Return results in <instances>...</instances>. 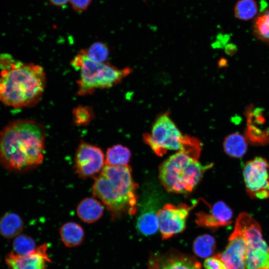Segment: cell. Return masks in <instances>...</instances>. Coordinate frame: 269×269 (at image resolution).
I'll list each match as a JSON object with an SVG mask.
<instances>
[{"instance_id":"obj_1","label":"cell","mask_w":269,"mask_h":269,"mask_svg":"<svg viewBox=\"0 0 269 269\" xmlns=\"http://www.w3.org/2000/svg\"><path fill=\"white\" fill-rule=\"evenodd\" d=\"M46 132L40 123L29 119L9 123L0 132V163L7 170L23 172L41 164Z\"/></svg>"},{"instance_id":"obj_2","label":"cell","mask_w":269,"mask_h":269,"mask_svg":"<svg viewBox=\"0 0 269 269\" xmlns=\"http://www.w3.org/2000/svg\"><path fill=\"white\" fill-rule=\"evenodd\" d=\"M0 101L14 108L34 106L41 100L46 75L41 66L11 59L1 66Z\"/></svg>"},{"instance_id":"obj_3","label":"cell","mask_w":269,"mask_h":269,"mask_svg":"<svg viewBox=\"0 0 269 269\" xmlns=\"http://www.w3.org/2000/svg\"><path fill=\"white\" fill-rule=\"evenodd\" d=\"M137 187L129 165H105L100 173L95 177L92 191L93 196L105 205L112 219L115 220L125 214L136 213Z\"/></svg>"},{"instance_id":"obj_4","label":"cell","mask_w":269,"mask_h":269,"mask_svg":"<svg viewBox=\"0 0 269 269\" xmlns=\"http://www.w3.org/2000/svg\"><path fill=\"white\" fill-rule=\"evenodd\" d=\"M212 164L203 165L198 159L178 151L163 161L159 168V179L170 193L186 194L193 191Z\"/></svg>"},{"instance_id":"obj_5","label":"cell","mask_w":269,"mask_h":269,"mask_svg":"<svg viewBox=\"0 0 269 269\" xmlns=\"http://www.w3.org/2000/svg\"><path fill=\"white\" fill-rule=\"evenodd\" d=\"M144 141L154 152L163 156L168 150H178L198 159L202 144L196 137L183 135L173 122L168 112L158 116L152 126L150 134H144Z\"/></svg>"},{"instance_id":"obj_6","label":"cell","mask_w":269,"mask_h":269,"mask_svg":"<svg viewBox=\"0 0 269 269\" xmlns=\"http://www.w3.org/2000/svg\"><path fill=\"white\" fill-rule=\"evenodd\" d=\"M80 71L77 81L80 96L91 95L97 89L110 88L121 83L132 72L129 67L120 69L107 62L99 63L91 60L82 49L71 61Z\"/></svg>"},{"instance_id":"obj_7","label":"cell","mask_w":269,"mask_h":269,"mask_svg":"<svg viewBox=\"0 0 269 269\" xmlns=\"http://www.w3.org/2000/svg\"><path fill=\"white\" fill-rule=\"evenodd\" d=\"M269 162L262 157H256L246 163L243 174L246 192L250 197H269Z\"/></svg>"},{"instance_id":"obj_8","label":"cell","mask_w":269,"mask_h":269,"mask_svg":"<svg viewBox=\"0 0 269 269\" xmlns=\"http://www.w3.org/2000/svg\"><path fill=\"white\" fill-rule=\"evenodd\" d=\"M105 163V156L100 148L81 141L76 151L74 168L83 179L96 177L102 170Z\"/></svg>"},{"instance_id":"obj_9","label":"cell","mask_w":269,"mask_h":269,"mask_svg":"<svg viewBox=\"0 0 269 269\" xmlns=\"http://www.w3.org/2000/svg\"><path fill=\"white\" fill-rule=\"evenodd\" d=\"M191 209L185 203L178 205L167 203L159 209L157 213L158 230L163 240L168 239L185 229Z\"/></svg>"},{"instance_id":"obj_10","label":"cell","mask_w":269,"mask_h":269,"mask_svg":"<svg viewBox=\"0 0 269 269\" xmlns=\"http://www.w3.org/2000/svg\"><path fill=\"white\" fill-rule=\"evenodd\" d=\"M247 245L242 234L234 229L225 250L216 255L227 269H246Z\"/></svg>"},{"instance_id":"obj_11","label":"cell","mask_w":269,"mask_h":269,"mask_svg":"<svg viewBox=\"0 0 269 269\" xmlns=\"http://www.w3.org/2000/svg\"><path fill=\"white\" fill-rule=\"evenodd\" d=\"M47 251V245L43 244L26 255H19L12 251L6 256L5 261L10 269H46L50 261Z\"/></svg>"},{"instance_id":"obj_12","label":"cell","mask_w":269,"mask_h":269,"mask_svg":"<svg viewBox=\"0 0 269 269\" xmlns=\"http://www.w3.org/2000/svg\"><path fill=\"white\" fill-rule=\"evenodd\" d=\"M209 206V211H201L196 214L195 222L198 226L217 228L229 225L232 223L233 212L226 203L219 201Z\"/></svg>"},{"instance_id":"obj_13","label":"cell","mask_w":269,"mask_h":269,"mask_svg":"<svg viewBox=\"0 0 269 269\" xmlns=\"http://www.w3.org/2000/svg\"><path fill=\"white\" fill-rule=\"evenodd\" d=\"M247 126L245 137L251 143L255 145H266L269 143V131L261 128L265 123V118L261 108H254L249 106L245 111Z\"/></svg>"},{"instance_id":"obj_14","label":"cell","mask_w":269,"mask_h":269,"mask_svg":"<svg viewBox=\"0 0 269 269\" xmlns=\"http://www.w3.org/2000/svg\"><path fill=\"white\" fill-rule=\"evenodd\" d=\"M149 269H202L195 258L180 253H170L154 257Z\"/></svg>"},{"instance_id":"obj_15","label":"cell","mask_w":269,"mask_h":269,"mask_svg":"<svg viewBox=\"0 0 269 269\" xmlns=\"http://www.w3.org/2000/svg\"><path fill=\"white\" fill-rule=\"evenodd\" d=\"M103 204L93 197H86L78 204L76 212L79 218L84 223L91 224L98 221L104 213Z\"/></svg>"},{"instance_id":"obj_16","label":"cell","mask_w":269,"mask_h":269,"mask_svg":"<svg viewBox=\"0 0 269 269\" xmlns=\"http://www.w3.org/2000/svg\"><path fill=\"white\" fill-rule=\"evenodd\" d=\"M155 204L146 205L140 210L136 221V228L141 234L147 236L155 234L158 230L157 213Z\"/></svg>"},{"instance_id":"obj_17","label":"cell","mask_w":269,"mask_h":269,"mask_svg":"<svg viewBox=\"0 0 269 269\" xmlns=\"http://www.w3.org/2000/svg\"><path fill=\"white\" fill-rule=\"evenodd\" d=\"M23 227L22 219L16 213L7 212L0 218V234L5 239L16 237L22 232Z\"/></svg>"},{"instance_id":"obj_18","label":"cell","mask_w":269,"mask_h":269,"mask_svg":"<svg viewBox=\"0 0 269 269\" xmlns=\"http://www.w3.org/2000/svg\"><path fill=\"white\" fill-rule=\"evenodd\" d=\"M59 234L62 242L68 248L80 245L84 239L83 228L74 222H67L63 224L59 229Z\"/></svg>"},{"instance_id":"obj_19","label":"cell","mask_w":269,"mask_h":269,"mask_svg":"<svg viewBox=\"0 0 269 269\" xmlns=\"http://www.w3.org/2000/svg\"><path fill=\"white\" fill-rule=\"evenodd\" d=\"M225 153L233 158L242 157L248 150V143L246 137L239 133L228 135L223 142Z\"/></svg>"},{"instance_id":"obj_20","label":"cell","mask_w":269,"mask_h":269,"mask_svg":"<svg viewBox=\"0 0 269 269\" xmlns=\"http://www.w3.org/2000/svg\"><path fill=\"white\" fill-rule=\"evenodd\" d=\"M131 154L127 147L119 144L114 145L107 150L105 164L114 166L128 165Z\"/></svg>"},{"instance_id":"obj_21","label":"cell","mask_w":269,"mask_h":269,"mask_svg":"<svg viewBox=\"0 0 269 269\" xmlns=\"http://www.w3.org/2000/svg\"><path fill=\"white\" fill-rule=\"evenodd\" d=\"M216 249V241L210 235L204 234L198 237L194 241L193 249L199 257H211Z\"/></svg>"},{"instance_id":"obj_22","label":"cell","mask_w":269,"mask_h":269,"mask_svg":"<svg viewBox=\"0 0 269 269\" xmlns=\"http://www.w3.org/2000/svg\"><path fill=\"white\" fill-rule=\"evenodd\" d=\"M253 31L258 39L269 44V8L257 16L254 22Z\"/></svg>"},{"instance_id":"obj_23","label":"cell","mask_w":269,"mask_h":269,"mask_svg":"<svg viewBox=\"0 0 269 269\" xmlns=\"http://www.w3.org/2000/svg\"><path fill=\"white\" fill-rule=\"evenodd\" d=\"M258 10V5L255 0H239L234 7L236 17L243 20L253 18L257 14Z\"/></svg>"},{"instance_id":"obj_24","label":"cell","mask_w":269,"mask_h":269,"mask_svg":"<svg viewBox=\"0 0 269 269\" xmlns=\"http://www.w3.org/2000/svg\"><path fill=\"white\" fill-rule=\"evenodd\" d=\"M87 57L92 61L99 63L107 62L110 52L108 46L104 43L97 41L84 49Z\"/></svg>"},{"instance_id":"obj_25","label":"cell","mask_w":269,"mask_h":269,"mask_svg":"<svg viewBox=\"0 0 269 269\" xmlns=\"http://www.w3.org/2000/svg\"><path fill=\"white\" fill-rule=\"evenodd\" d=\"M12 247L13 252L19 255H26L36 248L34 240L25 234H20L15 238Z\"/></svg>"},{"instance_id":"obj_26","label":"cell","mask_w":269,"mask_h":269,"mask_svg":"<svg viewBox=\"0 0 269 269\" xmlns=\"http://www.w3.org/2000/svg\"><path fill=\"white\" fill-rule=\"evenodd\" d=\"M73 118L76 125L86 126L94 119V113L89 107L79 106L73 110Z\"/></svg>"},{"instance_id":"obj_27","label":"cell","mask_w":269,"mask_h":269,"mask_svg":"<svg viewBox=\"0 0 269 269\" xmlns=\"http://www.w3.org/2000/svg\"><path fill=\"white\" fill-rule=\"evenodd\" d=\"M204 266L205 269H227L223 263L216 256L207 258Z\"/></svg>"},{"instance_id":"obj_28","label":"cell","mask_w":269,"mask_h":269,"mask_svg":"<svg viewBox=\"0 0 269 269\" xmlns=\"http://www.w3.org/2000/svg\"><path fill=\"white\" fill-rule=\"evenodd\" d=\"M92 0H69L73 9L81 12L86 10L91 3Z\"/></svg>"},{"instance_id":"obj_29","label":"cell","mask_w":269,"mask_h":269,"mask_svg":"<svg viewBox=\"0 0 269 269\" xmlns=\"http://www.w3.org/2000/svg\"><path fill=\"white\" fill-rule=\"evenodd\" d=\"M54 5L63 6L67 3L69 0H49Z\"/></svg>"},{"instance_id":"obj_30","label":"cell","mask_w":269,"mask_h":269,"mask_svg":"<svg viewBox=\"0 0 269 269\" xmlns=\"http://www.w3.org/2000/svg\"><path fill=\"white\" fill-rule=\"evenodd\" d=\"M144 0V1H146V0Z\"/></svg>"}]
</instances>
